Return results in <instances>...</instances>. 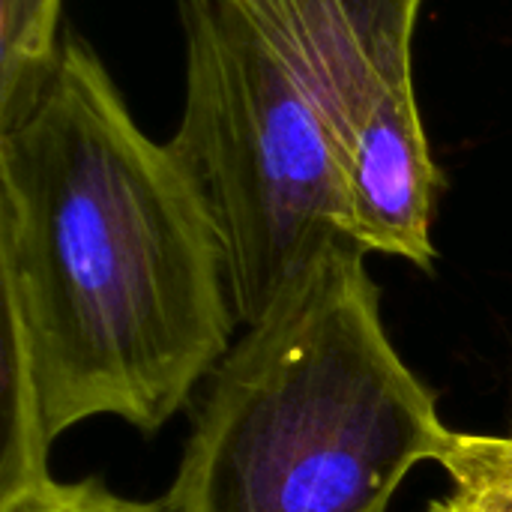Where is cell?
<instances>
[{
  "label": "cell",
  "instance_id": "cell-2",
  "mask_svg": "<svg viewBox=\"0 0 512 512\" xmlns=\"http://www.w3.org/2000/svg\"><path fill=\"white\" fill-rule=\"evenodd\" d=\"M456 432L396 354L366 249L324 252L210 378L168 512H387Z\"/></svg>",
  "mask_w": 512,
  "mask_h": 512
},
{
  "label": "cell",
  "instance_id": "cell-6",
  "mask_svg": "<svg viewBox=\"0 0 512 512\" xmlns=\"http://www.w3.org/2000/svg\"><path fill=\"white\" fill-rule=\"evenodd\" d=\"M441 468L453 480L450 504L459 512H512V432H456Z\"/></svg>",
  "mask_w": 512,
  "mask_h": 512
},
{
  "label": "cell",
  "instance_id": "cell-7",
  "mask_svg": "<svg viewBox=\"0 0 512 512\" xmlns=\"http://www.w3.org/2000/svg\"><path fill=\"white\" fill-rule=\"evenodd\" d=\"M0 512H168L162 504H141L108 492L96 480L57 483L54 477L0 498Z\"/></svg>",
  "mask_w": 512,
  "mask_h": 512
},
{
  "label": "cell",
  "instance_id": "cell-4",
  "mask_svg": "<svg viewBox=\"0 0 512 512\" xmlns=\"http://www.w3.org/2000/svg\"><path fill=\"white\" fill-rule=\"evenodd\" d=\"M315 102L339 156L351 237L366 252L435 264L444 186L414 93L423 0H240Z\"/></svg>",
  "mask_w": 512,
  "mask_h": 512
},
{
  "label": "cell",
  "instance_id": "cell-3",
  "mask_svg": "<svg viewBox=\"0 0 512 512\" xmlns=\"http://www.w3.org/2000/svg\"><path fill=\"white\" fill-rule=\"evenodd\" d=\"M186 96L180 168L219 234L237 321L252 327L324 252L354 240L330 132L240 0H177Z\"/></svg>",
  "mask_w": 512,
  "mask_h": 512
},
{
  "label": "cell",
  "instance_id": "cell-5",
  "mask_svg": "<svg viewBox=\"0 0 512 512\" xmlns=\"http://www.w3.org/2000/svg\"><path fill=\"white\" fill-rule=\"evenodd\" d=\"M63 0H0V129L42 96L60 60Z\"/></svg>",
  "mask_w": 512,
  "mask_h": 512
},
{
  "label": "cell",
  "instance_id": "cell-1",
  "mask_svg": "<svg viewBox=\"0 0 512 512\" xmlns=\"http://www.w3.org/2000/svg\"><path fill=\"white\" fill-rule=\"evenodd\" d=\"M0 285V498L48 480L54 441L81 420L162 429L231 348L213 219L78 36L0 129Z\"/></svg>",
  "mask_w": 512,
  "mask_h": 512
}]
</instances>
